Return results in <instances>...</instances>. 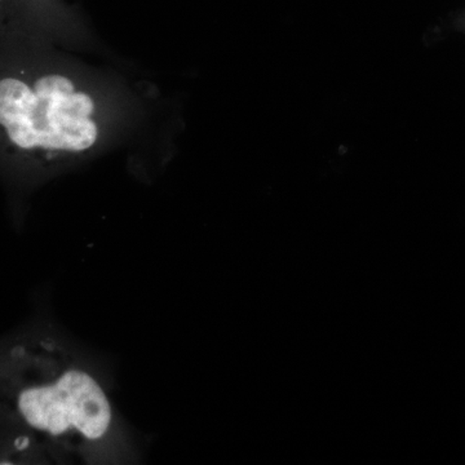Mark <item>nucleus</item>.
I'll return each mask as SVG.
<instances>
[{"mask_svg": "<svg viewBox=\"0 0 465 465\" xmlns=\"http://www.w3.org/2000/svg\"><path fill=\"white\" fill-rule=\"evenodd\" d=\"M0 419L87 460L122 449L121 421L99 376L50 332L0 347Z\"/></svg>", "mask_w": 465, "mask_h": 465, "instance_id": "1", "label": "nucleus"}, {"mask_svg": "<svg viewBox=\"0 0 465 465\" xmlns=\"http://www.w3.org/2000/svg\"><path fill=\"white\" fill-rule=\"evenodd\" d=\"M94 94L65 73L33 61L0 65V159L41 173L84 157L100 140Z\"/></svg>", "mask_w": 465, "mask_h": 465, "instance_id": "2", "label": "nucleus"}, {"mask_svg": "<svg viewBox=\"0 0 465 465\" xmlns=\"http://www.w3.org/2000/svg\"><path fill=\"white\" fill-rule=\"evenodd\" d=\"M63 16L64 7L58 0H0V36L35 35Z\"/></svg>", "mask_w": 465, "mask_h": 465, "instance_id": "3", "label": "nucleus"}, {"mask_svg": "<svg viewBox=\"0 0 465 465\" xmlns=\"http://www.w3.org/2000/svg\"><path fill=\"white\" fill-rule=\"evenodd\" d=\"M455 25H457L458 29L461 30V32H465V9L459 14L457 20H455Z\"/></svg>", "mask_w": 465, "mask_h": 465, "instance_id": "4", "label": "nucleus"}]
</instances>
